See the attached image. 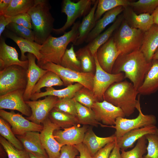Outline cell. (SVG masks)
<instances>
[{
    "instance_id": "1",
    "label": "cell",
    "mask_w": 158,
    "mask_h": 158,
    "mask_svg": "<svg viewBox=\"0 0 158 158\" xmlns=\"http://www.w3.org/2000/svg\"><path fill=\"white\" fill-rule=\"evenodd\" d=\"M143 54L138 50L119 54L113 66L111 73H124L125 78L128 79L137 90L141 86L151 66Z\"/></svg>"
},
{
    "instance_id": "2",
    "label": "cell",
    "mask_w": 158,
    "mask_h": 158,
    "mask_svg": "<svg viewBox=\"0 0 158 158\" xmlns=\"http://www.w3.org/2000/svg\"><path fill=\"white\" fill-rule=\"evenodd\" d=\"M80 23V21H77L70 31L65 32L60 37H54L50 35L41 44L40 50L41 58L37 62L39 66L48 62L60 65L61 59L68 45L71 42L73 44L78 38Z\"/></svg>"
},
{
    "instance_id": "3",
    "label": "cell",
    "mask_w": 158,
    "mask_h": 158,
    "mask_svg": "<svg viewBox=\"0 0 158 158\" xmlns=\"http://www.w3.org/2000/svg\"><path fill=\"white\" fill-rule=\"evenodd\" d=\"M138 90L133 83L126 80L116 82L112 84L104 95V100L120 108L126 116L132 114L140 101Z\"/></svg>"
},
{
    "instance_id": "4",
    "label": "cell",
    "mask_w": 158,
    "mask_h": 158,
    "mask_svg": "<svg viewBox=\"0 0 158 158\" xmlns=\"http://www.w3.org/2000/svg\"><path fill=\"white\" fill-rule=\"evenodd\" d=\"M51 8L48 0H35L28 12L31 18L35 42L40 45L51 35L54 29V19L50 11Z\"/></svg>"
},
{
    "instance_id": "5",
    "label": "cell",
    "mask_w": 158,
    "mask_h": 158,
    "mask_svg": "<svg viewBox=\"0 0 158 158\" xmlns=\"http://www.w3.org/2000/svg\"><path fill=\"white\" fill-rule=\"evenodd\" d=\"M144 33L139 29L131 27L123 19L112 36L120 54L140 50Z\"/></svg>"
},
{
    "instance_id": "6",
    "label": "cell",
    "mask_w": 158,
    "mask_h": 158,
    "mask_svg": "<svg viewBox=\"0 0 158 158\" xmlns=\"http://www.w3.org/2000/svg\"><path fill=\"white\" fill-rule=\"evenodd\" d=\"M27 70L17 65H12L0 71V96L20 89L27 85Z\"/></svg>"
},
{
    "instance_id": "7",
    "label": "cell",
    "mask_w": 158,
    "mask_h": 158,
    "mask_svg": "<svg viewBox=\"0 0 158 158\" xmlns=\"http://www.w3.org/2000/svg\"><path fill=\"white\" fill-rule=\"evenodd\" d=\"M40 67L55 73L62 80L65 86L79 83L92 90L94 74L74 71L51 62L46 63Z\"/></svg>"
},
{
    "instance_id": "8",
    "label": "cell",
    "mask_w": 158,
    "mask_h": 158,
    "mask_svg": "<svg viewBox=\"0 0 158 158\" xmlns=\"http://www.w3.org/2000/svg\"><path fill=\"white\" fill-rule=\"evenodd\" d=\"M95 0H80L74 2L71 0L62 1L61 11L67 16L66 21L64 25L58 29L54 28L53 32L56 34L64 33L73 25L78 18L86 16L90 11Z\"/></svg>"
},
{
    "instance_id": "9",
    "label": "cell",
    "mask_w": 158,
    "mask_h": 158,
    "mask_svg": "<svg viewBox=\"0 0 158 158\" xmlns=\"http://www.w3.org/2000/svg\"><path fill=\"white\" fill-rule=\"evenodd\" d=\"M139 112L137 117L129 119L122 117L117 118L114 126L116 131L114 135L116 138H119L128 132L145 126L155 125L157 123L156 117L152 114H144L142 112L140 106V100L136 107Z\"/></svg>"
},
{
    "instance_id": "10",
    "label": "cell",
    "mask_w": 158,
    "mask_h": 158,
    "mask_svg": "<svg viewBox=\"0 0 158 158\" xmlns=\"http://www.w3.org/2000/svg\"><path fill=\"white\" fill-rule=\"evenodd\" d=\"M96 65V71L93 78L92 92L98 102L104 100V95L107 89L113 83L124 80L123 73L116 74L108 73L100 66L95 54L94 55Z\"/></svg>"
},
{
    "instance_id": "11",
    "label": "cell",
    "mask_w": 158,
    "mask_h": 158,
    "mask_svg": "<svg viewBox=\"0 0 158 158\" xmlns=\"http://www.w3.org/2000/svg\"><path fill=\"white\" fill-rule=\"evenodd\" d=\"M0 116L11 126V130L16 135H22L30 131L40 132L43 129L42 125L36 124L13 111L8 112L0 109Z\"/></svg>"
},
{
    "instance_id": "12",
    "label": "cell",
    "mask_w": 158,
    "mask_h": 158,
    "mask_svg": "<svg viewBox=\"0 0 158 158\" xmlns=\"http://www.w3.org/2000/svg\"><path fill=\"white\" fill-rule=\"evenodd\" d=\"M58 99L56 97L49 95L42 100L25 101L32 111L31 115L26 118L36 124L41 125L48 117Z\"/></svg>"
},
{
    "instance_id": "13",
    "label": "cell",
    "mask_w": 158,
    "mask_h": 158,
    "mask_svg": "<svg viewBox=\"0 0 158 158\" xmlns=\"http://www.w3.org/2000/svg\"><path fill=\"white\" fill-rule=\"evenodd\" d=\"M43 129L40 132L41 143L49 158H59L62 146L56 140L53 135L54 131L60 128L52 123L48 117L42 123Z\"/></svg>"
},
{
    "instance_id": "14",
    "label": "cell",
    "mask_w": 158,
    "mask_h": 158,
    "mask_svg": "<svg viewBox=\"0 0 158 158\" xmlns=\"http://www.w3.org/2000/svg\"><path fill=\"white\" fill-rule=\"evenodd\" d=\"M92 109L97 121L107 126L115 125L117 118H124L126 116L120 108L104 100L96 102Z\"/></svg>"
},
{
    "instance_id": "15",
    "label": "cell",
    "mask_w": 158,
    "mask_h": 158,
    "mask_svg": "<svg viewBox=\"0 0 158 158\" xmlns=\"http://www.w3.org/2000/svg\"><path fill=\"white\" fill-rule=\"evenodd\" d=\"M25 89H20L0 96V109L16 110L27 117L32 114L30 108L23 98Z\"/></svg>"
},
{
    "instance_id": "16",
    "label": "cell",
    "mask_w": 158,
    "mask_h": 158,
    "mask_svg": "<svg viewBox=\"0 0 158 158\" xmlns=\"http://www.w3.org/2000/svg\"><path fill=\"white\" fill-rule=\"evenodd\" d=\"M119 54L112 36L99 47L95 54L101 67L110 73H111L114 64Z\"/></svg>"
},
{
    "instance_id": "17",
    "label": "cell",
    "mask_w": 158,
    "mask_h": 158,
    "mask_svg": "<svg viewBox=\"0 0 158 158\" xmlns=\"http://www.w3.org/2000/svg\"><path fill=\"white\" fill-rule=\"evenodd\" d=\"M88 129L86 125L81 127L78 125L55 130L54 137L62 146L67 145H75L83 143L85 133Z\"/></svg>"
},
{
    "instance_id": "18",
    "label": "cell",
    "mask_w": 158,
    "mask_h": 158,
    "mask_svg": "<svg viewBox=\"0 0 158 158\" xmlns=\"http://www.w3.org/2000/svg\"><path fill=\"white\" fill-rule=\"evenodd\" d=\"M27 56L28 66L27 72V85L23 95L25 101L30 100L34 87L41 77L48 71L42 69L36 64V58L34 55L28 53Z\"/></svg>"
},
{
    "instance_id": "19",
    "label": "cell",
    "mask_w": 158,
    "mask_h": 158,
    "mask_svg": "<svg viewBox=\"0 0 158 158\" xmlns=\"http://www.w3.org/2000/svg\"><path fill=\"white\" fill-rule=\"evenodd\" d=\"M148 134L158 135L157 127L155 125H152L133 130L116 138V141L120 150H126L133 147L136 141Z\"/></svg>"
},
{
    "instance_id": "20",
    "label": "cell",
    "mask_w": 158,
    "mask_h": 158,
    "mask_svg": "<svg viewBox=\"0 0 158 158\" xmlns=\"http://www.w3.org/2000/svg\"><path fill=\"white\" fill-rule=\"evenodd\" d=\"M122 13L124 20L131 27L139 29L144 32L154 24L152 14H138L129 6L124 7Z\"/></svg>"
},
{
    "instance_id": "21",
    "label": "cell",
    "mask_w": 158,
    "mask_h": 158,
    "mask_svg": "<svg viewBox=\"0 0 158 158\" xmlns=\"http://www.w3.org/2000/svg\"><path fill=\"white\" fill-rule=\"evenodd\" d=\"M17 65L27 70L28 60L22 61L18 58V54L16 48L8 45L4 39L1 37L0 42V70L9 66Z\"/></svg>"
},
{
    "instance_id": "22",
    "label": "cell",
    "mask_w": 158,
    "mask_h": 158,
    "mask_svg": "<svg viewBox=\"0 0 158 158\" xmlns=\"http://www.w3.org/2000/svg\"><path fill=\"white\" fill-rule=\"evenodd\" d=\"M3 34L4 36L12 40L18 45L21 51L20 60L21 61L28 60L27 56L25 55L26 52L34 55L36 57L37 62L40 60L42 56L40 50L41 45L20 37L6 28Z\"/></svg>"
},
{
    "instance_id": "23",
    "label": "cell",
    "mask_w": 158,
    "mask_h": 158,
    "mask_svg": "<svg viewBox=\"0 0 158 158\" xmlns=\"http://www.w3.org/2000/svg\"><path fill=\"white\" fill-rule=\"evenodd\" d=\"M16 136L22 143L24 149L28 152L45 158H49L41 143L39 132L30 131Z\"/></svg>"
},
{
    "instance_id": "24",
    "label": "cell",
    "mask_w": 158,
    "mask_h": 158,
    "mask_svg": "<svg viewBox=\"0 0 158 158\" xmlns=\"http://www.w3.org/2000/svg\"><path fill=\"white\" fill-rule=\"evenodd\" d=\"M124 9L123 7L119 6L105 13L103 17L96 22L95 27L88 35L85 42L90 43L102 33L108 25L115 21Z\"/></svg>"
},
{
    "instance_id": "25",
    "label": "cell",
    "mask_w": 158,
    "mask_h": 158,
    "mask_svg": "<svg viewBox=\"0 0 158 158\" xmlns=\"http://www.w3.org/2000/svg\"><path fill=\"white\" fill-rule=\"evenodd\" d=\"M158 47V25L154 24L144 33L142 44L140 50L147 60L151 62Z\"/></svg>"
},
{
    "instance_id": "26",
    "label": "cell",
    "mask_w": 158,
    "mask_h": 158,
    "mask_svg": "<svg viewBox=\"0 0 158 158\" xmlns=\"http://www.w3.org/2000/svg\"><path fill=\"white\" fill-rule=\"evenodd\" d=\"M151 63L142 83L138 89L140 95H150L158 90V59H152Z\"/></svg>"
},
{
    "instance_id": "27",
    "label": "cell",
    "mask_w": 158,
    "mask_h": 158,
    "mask_svg": "<svg viewBox=\"0 0 158 158\" xmlns=\"http://www.w3.org/2000/svg\"><path fill=\"white\" fill-rule=\"evenodd\" d=\"M116 137L114 134L107 137L97 136L92 128H88L86 132L83 143L87 147L92 156L99 150L108 144L114 141Z\"/></svg>"
},
{
    "instance_id": "28",
    "label": "cell",
    "mask_w": 158,
    "mask_h": 158,
    "mask_svg": "<svg viewBox=\"0 0 158 158\" xmlns=\"http://www.w3.org/2000/svg\"><path fill=\"white\" fill-rule=\"evenodd\" d=\"M98 2L95 0L93 6L89 13L84 17L79 25L78 35L74 45L78 46L82 44L85 41L89 34L95 27L96 21L95 18V13Z\"/></svg>"
},
{
    "instance_id": "29",
    "label": "cell",
    "mask_w": 158,
    "mask_h": 158,
    "mask_svg": "<svg viewBox=\"0 0 158 158\" xmlns=\"http://www.w3.org/2000/svg\"><path fill=\"white\" fill-rule=\"evenodd\" d=\"M83 86L79 83H75L59 90L55 89L53 87H47L46 91L35 93L32 95L30 100H37L38 99L48 96H53L59 98H73L75 93Z\"/></svg>"
},
{
    "instance_id": "30",
    "label": "cell",
    "mask_w": 158,
    "mask_h": 158,
    "mask_svg": "<svg viewBox=\"0 0 158 158\" xmlns=\"http://www.w3.org/2000/svg\"><path fill=\"white\" fill-rule=\"evenodd\" d=\"M123 19L122 13L119 15L116 20L105 31L102 32L87 45L92 54L94 55L97 49L112 36Z\"/></svg>"
},
{
    "instance_id": "31",
    "label": "cell",
    "mask_w": 158,
    "mask_h": 158,
    "mask_svg": "<svg viewBox=\"0 0 158 158\" xmlns=\"http://www.w3.org/2000/svg\"><path fill=\"white\" fill-rule=\"evenodd\" d=\"M75 102L77 114L76 117L78 124L89 125L95 127H97L99 125L102 127H108L97 121L95 114L92 109Z\"/></svg>"
},
{
    "instance_id": "32",
    "label": "cell",
    "mask_w": 158,
    "mask_h": 158,
    "mask_svg": "<svg viewBox=\"0 0 158 158\" xmlns=\"http://www.w3.org/2000/svg\"><path fill=\"white\" fill-rule=\"evenodd\" d=\"M50 120L60 129L70 127L78 124L77 117L54 108L48 116Z\"/></svg>"
},
{
    "instance_id": "33",
    "label": "cell",
    "mask_w": 158,
    "mask_h": 158,
    "mask_svg": "<svg viewBox=\"0 0 158 158\" xmlns=\"http://www.w3.org/2000/svg\"><path fill=\"white\" fill-rule=\"evenodd\" d=\"M75 53L80 62L82 72L95 74L96 65L94 55L92 54L87 46L79 49Z\"/></svg>"
},
{
    "instance_id": "34",
    "label": "cell",
    "mask_w": 158,
    "mask_h": 158,
    "mask_svg": "<svg viewBox=\"0 0 158 158\" xmlns=\"http://www.w3.org/2000/svg\"><path fill=\"white\" fill-rule=\"evenodd\" d=\"M63 85L64 84L62 81L57 74L51 71H48L41 77L35 85L32 95L41 92V89L44 87Z\"/></svg>"
},
{
    "instance_id": "35",
    "label": "cell",
    "mask_w": 158,
    "mask_h": 158,
    "mask_svg": "<svg viewBox=\"0 0 158 158\" xmlns=\"http://www.w3.org/2000/svg\"><path fill=\"white\" fill-rule=\"evenodd\" d=\"M132 1L129 0H98L95 13L96 21L105 13L119 6L125 7L129 6Z\"/></svg>"
},
{
    "instance_id": "36",
    "label": "cell",
    "mask_w": 158,
    "mask_h": 158,
    "mask_svg": "<svg viewBox=\"0 0 158 158\" xmlns=\"http://www.w3.org/2000/svg\"><path fill=\"white\" fill-rule=\"evenodd\" d=\"M35 0H11L6 10L2 14L11 17L19 14L27 13L33 6Z\"/></svg>"
},
{
    "instance_id": "37",
    "label": "cell",
    "mask_w": 158,
    "mask_h": 158,
    "mask_svg": "<svg viewBox=\"0 0 158 158\" xmlns=\"http://www.w3.org/2000/svg\"><path fill=\"white\" fill-rule=\"evenodd\" d=\"M60 65L74 71L82 72L80 63L76 56L73 44L69 49H66L61 59Z\"/></svg>"
},
{
    "instance_id": "38",
    "label": "cell",
    "mask_w": 158,
    "mask_h": 158,
    "mask_svg": "<svg viewBox=\"0 0 158 158\" xmlns=\"http://www.w3.org/2000/svg\"><path fill=\"white\" fill-rule=\"evenodd\" d=\"M158 6V0L132 1L129 5L138 14L142 13L152 14Z\"/></svg>"
},
{
    "instance_id": "39",
    "label": "cell",
    "mask_w": 158,
    "mask_h": 158,
    "mask_svg": "<svg viewBox=\"0 0 158 158\" xmlns=\"http://www.w3.org/2000/svg\"><path fill=\"white\" fill-rule=\"evenodd\" d=\"M9 124L2 118H0V134L1 136L19 150L24 149L20 141L15 135L11 128Z\"/></svg>"
},
{
    "instance_id": "40",
    "label": "cell",
    "mask_w": 158,
    "mask_h": 158,
    "mask_svg": "<svg viewBox=\"0 0 158 158\" xmlns=\"http://www.w3.org/2000/svg\"><path fill=\"white\" fill-rule=\"evenodd\" d=\"M147 141L144 136L137 140L136 145L131 150H120L123 158H145L144 154L147 151Z\"/></svg>"
},
{
    "instance_id": "41",
    "label": "cell",
    "mask_w": 158,
    "mask_h": 158,
    "mask_svg": "<svg viewBox=\"0 0 158 158\" xmlns=\"http://www.w3.org/2000/svg\"><path fill=\"white\" fill-rule=\"evenodd\" d=\"M73 98L76 102L91 109L97 102L92 91L84 86L75 93Z\"/></svg>"
},
{
    "instance_id": "42",
    "label": "cell",
    "mask_w": 158,
    "mask_h": 158,
    "mask_svg": "<svg viewBox=\"0 0 158 158\" xmlns=\"http://www.w3.org/2000/svg\"><path fill=\"white\" fill-rule=\"evenodd\" d=\"M0 143L6 152L8 158H30L28 152L25 150L16 149L1 136Z\"/></svg>"
},
{
    "instance_id": "43",
    "label": "cell",
    "mask_w": 158,
    "mask_h": 158,
    "mask_svg": "<svg viewBox=\"0 0 158 158\" xmlns=\"http://www.w3.org/2000/svg\"><path fill=\"white\" fill-rule=\"evenodd\" d=\"M54 109L77 116L75 102L73 98H59Z\"/></svg>"
},
{
    "instance_id": "44",
    "label": "cell",
    "mask_w": 158,
    "mask_h": 158,
    "mask_svg": "<svg viewBox=\"0 0 158 158\" xmlns=\"http://www.w3.org/2000/svg\"><path fill=\"white\" fill-rule=\"evenodd\" d=\"M6 28L20 37L31 42H35V35L32 29L13 23H10Z\"/></svg>"
},
{
    "instance_id": "45",
    "label": "cell",
    "mask_w": 158,
    "mask_h": 158,
    "mask_svg": "<svg viewBox=\"0 0 158 158\" xmlns=\"http://www.w3.org/2000/svg\"><path fill=\"white\" fill-rule=\"evenodd\" d=\"M148 142L145 158H158V135L148 134L145 135Z\"/></svg>"
},
{
    "instance_id": "46",
    "label": "cell",
    "mask_w": 158,
    "mask_h": 158,
    "mask_svg": "<svg viewBox=\"0 0 158 158\" xmlns=\"http://www.w3.org/2000/svg\"><path fill=\"white\" fill-rule=\"evenodd\" d=\"M8 17L11 23H14L32 30L31 17L28 13Z\"/></svg>"
},
{
    "instance_id": "47",
    "label": "cell",
    "mask_w": 158,
    "mask_h": 158,
    "mask_svg": "<svg viewBox=\"0 0 158 158\" xmlns=\"http://www.w3.org/2000/svg\"><path fill=\"white\" fill-rule=\"evenodd\" d=\"M78 152L74 146L64 145L61 148L59 158H75Z\"/></svg>"
},
{
    "instance_id": "48",
    "label": "cell",
    "mask_w": 158,
    "mask_h": 158,
    "mask_svg": "<svg viewBox=\"0 0 158 158\" xmlns=\"http://www.w3.org/2000/svg\"><path fill=\"white\" fill-rule=\"evenodd\" d=\"M115 144V140L108 144L97 151L92 156V158H109Z\"/></svg>"
},
{
    "instance_id": "49",
    "label": "cell",
    "mask_w": 158,
    "mask_h": 158,
    "mask_svg": "<svg viewBox=\"0 0 158 158\" xmlns=\"http://www.w3.org/2000/svg\"><path fill=\"white\" fill-rule=\"evenodd\" d=\"M74 146L80 153V158H92L87 147L83 143Z\"/></svg>"
},
{
    "instance_id": "50",
    "label": "cell",
    "mask_w": 158,
    "mask_h": 158,
    "mask_svg": "<svg viewBox=\"0 0 158 158\" xmlns=\"http://www.w3.org/2000/svg\"><path fill=\"white\" fill-rule=\"evenodd\" d=\"M11 22L8 17L1 15H0V37H1L6 28Z\"/></svg>"
},
{
    "instance_id": "51",
    "label": "cell",
    "mask_w": 158,
    "mask_h": 158,
    "mask_svg": "<svg viewBox=\"0 0 158 158\" xmlns=\"http://www.w3.org/2000/svg\"><path fill=\"white\" fill-rule=\"evenodd\" d=\"M109 158H123L121 155L120 149L116 143V140L115 146Z\"/></svg>"
},
{
    "instance_id": "52",
    "label": "cell",
    "mask_w": 158,
    "mask_h": 158,
    "mask_svg": "<svg viewBox=\"0 0 158 158\" xmlns=\"http://www.w3.org/2000/svg\"><path fill=\"white\" fill-rule=\"evenodd\" d=\"M11 0H0V15L2 14L7 9Z\"/></svg>"
},
{
    "instance_id": "53",
    "label": "cell",
    "mask_w": 158,
    "mask_h": 158,
    "mask_svg": "<svg viewBox=\"0 0 158 158\" xmlns=\"http://www.w3.org/2000/svg\"><path fill=\"white\" fill-rule=\"evenodd\" d=\"M153 17L154 23L158 25V6L152 14Z\"/></svg>"
},
{
    "instance_id": "54",
    "label": "cell",
    "mask_w": 158,
    "mask_h": 158,
    "mask_svg": "<svg viewBox=\"0 0 158 158\" xmlns=\"http://www.w3.org/2000/svg\"><path fill=\"white\" fill-rule=\"evenodd\" d=\"M0 158H5L6 155L7 154L5 150L1 145H0Z\"/></svg>"
},
{
    "instance_id": "55",
    "label": "cell",
    "mask_w": 158,
    "mask_h": 158,
    "mask_svg": "<svg viewBox=\"0 0 158 158\" xmlns=\"http://www.w3.org/2000/svg\"><path fill=\"white\" fill-rule=\"evenodd\" d=\"M30 158H45L37 155L32 153L28 152Z\"/></svg>"
},
{
    "instance_id": "56",
    "label": "cell",
    "mask_w": 158,
    "mask_h": 158,
    "mask_svg": "<svg viewBox=\"0 0 158 158\" xmlns=\"http://www.w3.org/2000/svg\"><path fill=\"white\" fill-rule=\"evenodd\" d=\"M152 59H158V47L153 55Z\"/></svg>"
}]
</instances>
